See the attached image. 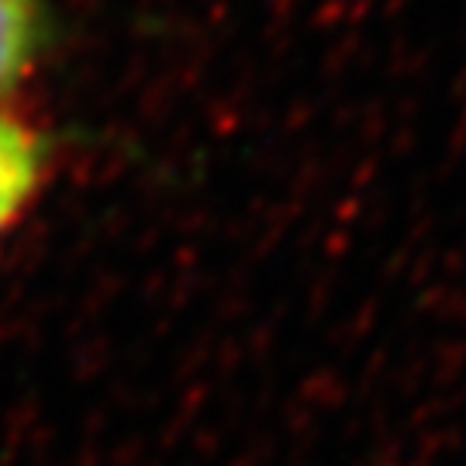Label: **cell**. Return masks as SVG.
Returning <instances> with one entry per match:
<instances>
[{
    "label": "cell",
    "instance_id": "obj_1",
    "mask_svg": "<svg viewBox=\"0 0 466 466\" xmlns=\"http://www.w3.org/2000/svg\"><path fill=\"white\" fill-rule=\"evenodd\" d=\"M49 173V146L28 121L0 107V242L15 232L38 200Z\"/></svg>",
    "mask_w": 466,
    "mask_h": 466
},
{
    "label": "cell",
    "instance_id": "obj_2",
    "mask_svg": "<svg viewBox=\"0 0 466 466\" xmlns=\"http://www.w3.org/2000/svg\"><path fill=\"white\" fill-rule=\"evenodd\" d=\"M49 38L46 0H0V107L35 73Z\"/></svg>",
    "mask_w": 466,
    "mask_h": 466
}]
</instances>
